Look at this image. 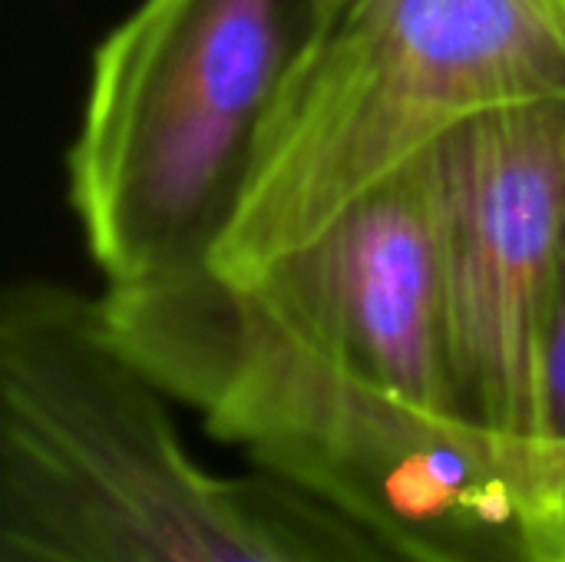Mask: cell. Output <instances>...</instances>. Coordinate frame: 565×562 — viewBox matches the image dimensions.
<instances>
[{"mask_svg":"<svg viewBox=\"0 0 565 562\" xmlns=\"http://www.w3.org/2000/svg\"><path fill=\"white\" fill-rule=\"evenodd\" d=\"M103 291L0 295V562H430L258 467L218 474Z\"/></svg>","mask_w":565,"mask_h":562,"instance_id":"obj_1","label":"cell"},{"mask_svg":"<svg viewBox=\"0 0 565 562\" xmlns=\"http://www.w3.org/2000/svg\"><path fill=\"white\" fill-rule=\"evenodd\" d=\"M434 169L460 417L540 447V338L565 235V99L460 126L434 149Z\"/></svg>","mask_w":565,"mask_h":562,"instance_id":"obj_5","label":"cell"},{"mask_svg":"<svg viewBox=\"0 0 565 562\" xmlns=\"http://www.w3.org/2000/svg\"><path fill=\"white\" fill-rule=\"evenodd\" d=\"M565 99V0H308V26L212 265L318 238L460 126Z\"/></svg>","mask_w":565,"mask_h":562,"instance_id":"obj_3","label":"cell"},{"mask_svg":"<svg viewBox=\"0 0 565 562\" xmlns=\"http://www.w3.org/2000/svg\"><path fill=\"white\" fill-rule=\"evenodd\" d=\"M305 26L308 0H139L99 40L66 199L106 288L212 265Z\"/></svg>","mask_w":565,"mask_h":562,"instance_id":"obj_4","label":"cell"},{"mask_svg":"<svg viewBox=\"0 0 565 562\" xmlns=\"http://www.w3.org/2000/svg\"><path fill=\"white\" fill-rule=\"evenodd\" d=\"M103 301L146 378L252 467L430 562H540L543 447L417 407L281 328L215 265Z\"/></svg>","mask_w":565,"mask_h":562,"instance_id":"obj_2","label":"cell"},{"mask_svg":"<svg viewBox=\"0 0 565 562\" xmlns=\"http://www.w3.org/2000/svg\"><path fill=\"white\" fill-rule=\"evenodd\" d=\"M540 447L565 450V235L540 338Z\"/></svg>","mask_w":565,"mask_h":562,"instance_id":"obj_7","label":"cell"},{"mask_svg":"<svg viewBox=\"0 0 565 562\" xmlns=\"http://www.w3.org/2000/svg\"><path fill=\"white\" fill-rule=\"evenodd\" d=\"M228 278L291 335L417 407L463 421L450 364L434 152L371 189L318 238Z\"/></svg>","mask_w":565,"mask_h":562,"instance_id":"obj_6","label":"cell"},{"mask_svg":"<svg viewBox=\"0 0 565 562\" xmlns=\"http://www.w3.org/2000/svg\"><path fill=\"white\" fill-rule=\"evenodd\" d=\"M540 562H565V450H546Z\"/></svg>","mask_w":565,"mask_h":562,"instance_id":"obj_8","label":"cell"}]
</instances>
